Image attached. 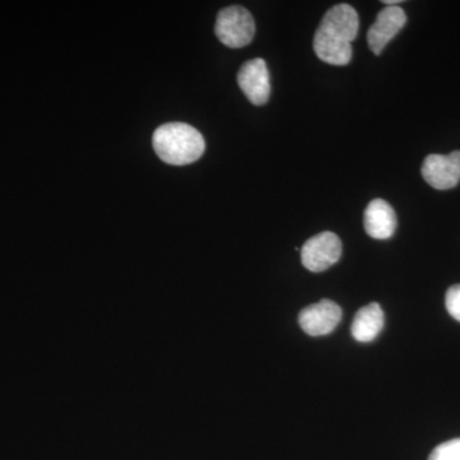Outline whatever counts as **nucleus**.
<instances>
[{"label":"nucleus","instance_id":"nucleus-7","mask_svg":"<svg viewBox=\"0 0 460 460\" xmlns=\"http://www.w3.org/2000/svg\"><path fill=\"white\" fill-rule=\"evenodd\" d=\"M423 180L435 190H452L460 181V151L449 155L432 154L426 157L422 169Z\"/></svg>","mask_w":460,"mask_h":460},{"label":"nucleus","instance_id":"nucleus-8","mask_svg":"<svg viewBox=\"0 0 460 460\" xmlns=\"http://www.w3.org/2000/svg\"><path fill=\"white\" fill-rule=\"evenodd\" d=\"M407 23V14L399 5H387L377 14L376 21L367 32L368 47L380 56L387 44L402 31Z\"/></svg>","mask_w":460,"mask_h":460},{"label":"nucleus","instance_id":"nucleus-10","mask_svg":"<svg viewBox=\"0 0 460 460\" xmlns=\"http://www.w3.org/2000/svg\"><path fill=\"white\" fill-rule=\"evenodd\" d=\"M385 325V314L376 302L365 305L354 316L352 323L353 338L359 343H370L378 337Z\"/></svg>","mask_w":460,"mask_h":460},{"label":"nucleus","instance_id":"nucleus-13","mask_svg":"<svg viewBox=\"0 0 460 460\" xmlns=\"http://www.w3.org/2000/svg\"><path fill=\"white\" fill-rule=\"evenodd\" d=\"M384 4L386 5H395V4H401V0H384Z\"/></svg>","mask_w":460,"mask_h":460},{"label":"nucleus","instance_id":"nucleus-11","mask_svg":"<svg viewBox=\"0 0 460 460\" xmlns=\"http://www.w3.org/2000/svg\"><path fill=\"white\" fill-rule=\"evenodd\" d=\"M429 460H460V438L447 441L436 447Z\"/></svg>","mask_w":460,"mask_h":460},{"label":"nucleus","instance_id":"nucleus-12","mask_svg":"<svg viewBox=\"0 0 460 460\" xmlns=\"http://www.w3.org/2000/svg\"><path fill=\"white\" fill-rule=\"evenodd\" d=\"M447 313L460 323V284L450 287L445 296Z\"/></svg>","mask_w":460,"mask_h":460},{"label":"nucleus","instance_id":"nucleus-6","mask_svg":"<svg viewBox=\"0 0 460 460\" xmlns=\"http://www.w3.org/2000/svg\"><path fill=\"white\" fill-rule=\"evenodd\" d=\"M239 87L246 98L257 107H261L270 98V75L268 66L261 58L248 60L239 69L237 77Z\"/></svg>","mask_w":460,"mask_h":460},{"label":"nucleus","instance_id":"nucleus-2","mask_svg":"<svg viewBox=\"0 0 460 460\" xmlns=\"http://www.w3.org/2000/svg\"><path fill=\"white\" fill-rule=\"evenodd\" d=\"M153 146L163 162L171 165H189L205 153L204 136L186 123L160 126L153 136Z\"/></svg>","mask_w":460,"mask_h":460},{"label":"nucleus","instance_id":"nucleus-1","mask_svg":"<svg viewBox=\"0 0 460 460\" xmlns=\"http://www.w3.org/2000/svg\"><path fill=\"white\" fill-rule=\"evenodd\" d=\"M358 29V13L352 5H334L326 12L314 33V53L328 65L347 66L352 59V42Z\"/></svg>","mask_w":460,"mask_h":460},{"label":"nucleus","instance_id":"nucleus-3","mask_svg":"<svg viewBox=\"0 0 460 460\" xmlns=\"http://www.w3.org/2000/svg\"><path fill=\"white\" fill-rule=\"evenodd\" d=\"M255 32L252 14L241 5H230L217 14L215 33L226 47L232 49L247 47L253 40Z\"/></svg>","mask_w":460,"mask_h":460},{"label":"nucleus","instance_id":"nucleus-9","mask_svg":"<svg viewBox=\"0 0 460 460\" xmlns=\"http://www.w3.org/2000/svg\"><path fill=\"white\" fill-rule=\"evenodd\" d=\"M365 230L371 238L389 239L393 237L398 226L394 208L385 199H372L365 211Z\"/></svg>","mask_w":460,"mask_h":460},{"label":"nucleus","instance_id":"nucleus-4","mask_svg":"<svg viewBox=\"0 0 460 460\" xmlns=\"http://www.w3.org/2000/svg\"><path fill=\"white\" fill-rule=\"evenodd\" d=\"M341 238L332 232H323L308 239L301 248L302 263L307 270L323 272L341 260Z\"/></svg>","mask_w":460,"mask_h":460},{"label":"nucleus","instance_id":"nucleus-5","mask_svg":"<svg viewBox=\"0 0 460 460\" xmlns=\"http://www.w3.org/2000/svg\"><path fill=\"white\" fill-rule=\"evenodd\" d=\"M341 305L330 299H323L304 308L299 313L298 323L310 337H323L334 332L341 320Z\"/></svg>","mask_w":460,"mask_h":460}]
</instances>
